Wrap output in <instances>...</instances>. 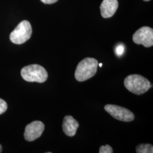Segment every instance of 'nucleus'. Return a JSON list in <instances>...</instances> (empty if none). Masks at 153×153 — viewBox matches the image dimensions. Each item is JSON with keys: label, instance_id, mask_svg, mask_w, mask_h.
Here are the masks:
<instances>
[{"label": "nucleus", "instance_id": "obj_1", "mask_svg": "<svg viewBox=\"0 0 153 153\" xmlns=\"http://www.w3.org/2000/svg\"><path fill=\"white\" fill-rule=\"evenodd\" d=\"M98 62L95 59L87 57L79 62L76 66L74 76L78 82H83L95 75Z\"/></svg>", "mask_w": 153, "mask_h": 153}, {"label": "nucleus", "instance_id": "obj_2", "mask_svg": "<svg viewBox=\"0 0 153 153\" xmlns=\"http://www.w3.org/2000/svg\"><path fill=\"white\" fill-rule=\"evenodd\" d=\"M124 84L127 90L138 95L146 93L152 87L147 78L139 74H131L126 76Z\"/></svg>", "mask_w": 153, "mask_h": 153}, {"label": "nucleus", "instance_id": "obj_3", "mask_svg": "<svg viewBox=\"0 0 153 153\" xmlns=\"http://www.w3.org/2000/svg\"><path fill=\"white\" fill-rule=\"evenodd\" d=\"M21 76L27 82L43 83L48 78V73L43 66L38 64L26 66L21 70Z\"/></svg>", "mask_w": 153, "mask_h": 153}, {"label": "nucleus", "instance_id": "obj_4", "mask_svg": "<svg viewBox=\"0 0 153 153\" xmlns=\"http://www.w3.org/2000/svg\"><path fill=\"white\" fill-rule=\"evenodd\" d=\"M33 30L30 23L26 20L23 21L10 33V39L14 44H23L30 39Z\"/></svg>", "mask_w": 153, "mask_h": 153}, {"label": "nucleus", "instance_id": "obj_5", "mask_svg": "<svg viewBox=\"0 0 153 153\" xmlns=\"http://www.w3.org/2000/svg\"><path fill=\"white\" fill-rule=\"evenodd\" d=\"M104 109L115 119L124 122H131L135 119L133 113L123 107L114 104H106Z\"/></svg>", "mask_w": 153, "mask_h": 153}, {"label": "nucleus", "instance_id": "obj_6", "mask_svg": "<svg viewBox=\"0 0 153 153\" xmlns=\"http://www.w3.org/2000/svg\"><path fill=\"white\" fill-rule=\"evenodd\" d=\"M133 41L137 44H142L145 47L149 48L153 45V28L144 26L136 31L133 35Z\"/></svg>", "mask_w": 153, "mask_h": 153}, {"label": "nucleus", "instance_id": "obj_7", "mask_svg": "<svg viewBox=\"0 0 153 153\" xmlns=\"http://www.w3.org/2000/svg\"><path fill=\"white\" fill-rule=\"evenodd\" d=\"M45 126L40 121H34L25 128L24 137L26 141L31 142L40 137L44 131Z\"/></svg>", "mask_w": 153, "mask_h": 153}, {"label": "nucleus", "instance_id": "obj_8", "mask_svg": "<svg viewBox=\"0 0 153 153\" xmlns=\"http://www.w3.org/2000/svg\"><path fill=\"white\" fill-rule=\"evenodd\" d=\"M118 6L117 0H103L100 6L102 16L104 18H108L113 16Z\"/></svg>", "mask_w": 153, "mask_h": 153}, {"label": "nucleus", "instance_id": "obj_9", "mask_svg": "<svg viewBox=\"0 0 153 153\" xmlns=\"http://www.w3.org/2000/svg\"><path fill=\"white\" fill-rule=\"evenodd\" d=\"M79 123L71 115L65 116L62 123V130L67 136L73 137L76 134Z\"/></svg>", "mask_w": 153, "mask_h": 153}, {"label": "nucleus", "instance_id": "obj_10", "mask_svg": "<svg viewBox=\"0 0 153 153\" xmlns=\"http://www.w3.org/2000/svg\"><path fill=\"white\" fill-rule=\"evenodd\" d=\"M136 150L137 153H153V146L149 143H141L137 145Z\"/></svg>", "mask_w": 153, "mask_h": 153}, {"label": "nucleus", "instance_id": "obj_11", "mask_svg": "<svg viewBox=\"0 0 153 153\" xmlns=\"http://www.w3.org/2000/svg\"><path fill=\"white\" fill-rule=\"evenodd\" d=\"M99 153H114L113 149L109 145L105 146H101L99 149Z\"/></svg>", "mask_w": 153, "mask_h": 153}, {"label": "nucleus", "instance_id": "obj_12", "mask_svg": "<svg viewBox=\"0 0 153 153\" xmlns=\"http://www.w3.org/2000/svg\"><path fill=\"white\" fill-rule=\"evenodd\" d=\"M7 108V104L5 100L0 98V115L5 112Z\"/></svg>", "mask_w": 153, "mask_h": 153}, {"label": "nucleus", "instance_id": "obj_13", "mask_svg": "<svg viewBox=\"0 0 153 153\" xmlns=\"http://www.w3.org/2000/svg\"><path fill=\"white\" fill-rule=\"evenodd\" d=\"M124 52V47L122 45L117 46V47L116 48V53L119 56L123 55Z\"/></svg>", "mask_w": 153, "mask_h": 153}, {"label": "nucleus", "instance_id": "obj_14", "mask_svg": "<svg viewBox=\"0 0 153 153\" xmlns=\"http://www.w3.org/2000/svg\"><path fill=\"white\" fill-rule=\"evenodd\" d=\"M40 1L45 4H52L56 2L58 0H40Z\"/></svg>", "mask_w": 153, "mask_h": 153}, {"label": "nucleus", "instance_id": "obj_15", "mask_svg": "<svg viewBox=\"0 0 153 153\" xmlns=\"http://www.w3.org/2000/svg\"><path fill=\"white\" fill-rule=\"evenodd\" d=\"M1 152H2V146L0 145V153H1Z\"/></svg>", "mask_w": 153, "mask_h": 153}, {"label": "nucleus", "instance_id": "obj_16", "mask_svg": "<svg viewBox=\"0 0 153 153\" xmlns=\"http://www.w3.org/2000/svg\"><path fill=\"white\" fill-rule=\"evenodd\" d=\"M98 65H99V66H100V67H102V64H99Z\"/></svg>", "mask_w": 153, "mask_h": 153}, {"label": "nucleus", "instance_id": "obj_17", "mask_svg": "<svg viewBox=\"0 0 153 153\" xmlns=\"http://www.w3.org/2000/svg\"><path fill=\"white\" fill-rule=\"evenodd\" d=\"M144 1H150V0H143Z\"/></svg>", "mask_w": 153, "mask_h": 153}]
</instances>
